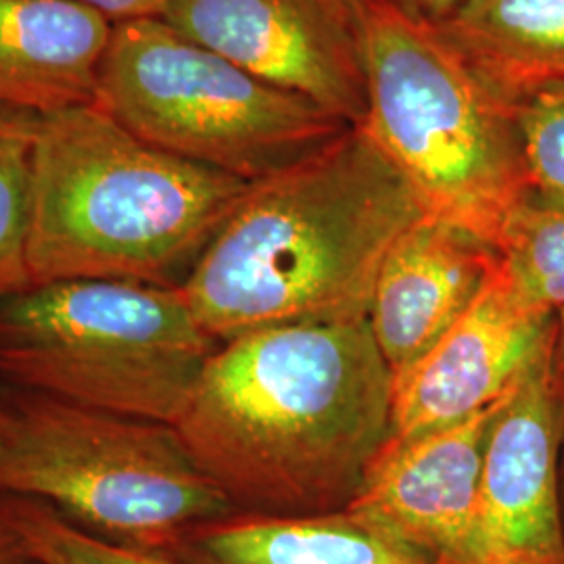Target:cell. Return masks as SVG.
<instances>
[{
	"label": "cell",
	"instance_id": "1",
	"mask_svg": "<svg viewBox=\"0 0 564 564\" xmlns=\"http://www.w3.org/2000/svg\"><path fill=\"white\" fill-rule=\"evenodd\" d=\"M395 379L368 321L220 343L174 429L235 512L347 510L381 454Z\"/></svg>",
	"mask_w": 564,
	"mask_h": 564
},
{
	"label": "cell",
	"instance_id": "2",
	"mask_svg": "<svg viewBox=\"0 0 564 564\" xmlns=\"http://www.w3.org/2000/svg\"><path fill=\"white\" fill-rule=\"evenodd\" d=\"M424 216L379 147L349 128L249 182L182 295L218 343L276 326L362 323L389 251Z\"/></svg>",
	"mask_w": 564,
	"mask_h": 564
},
{
	"label": "cell",
	"instance_id": "3",
	"mask_svg": "<svg viewBox=\"0 0 564 564\" xmlns=\"http://www.w3.org/2000/svg\"><path fill=\"white\" fill-rule=\"evenodd\" d=\"M247 186L142 141L95 105L44 116L28 286L130 281L181 289Z\"/></svg>",
	"mask_w": 564,
	"mask_h": 564
},
{
	"label": "cell",
	"instance_id": "4",
	"mask_svg": "<svg viewBox=\"0 0 564 564\" xmlns=\"http://www.w3.org/2000/svg\"><path fill=\"white\" fill-rule=\"evenodd\" d=\"M364 132L410 184L426 216L496 247L533 195L519 107L433 20L398 0H362Z\"/></svg>",
	"mask_w": 564,
	"mask_h": 564
},
{
	"label": "cell",
	"instance_id": "5",
	"mask_svg": "<svg viewBox=\"0 0 564 564\" xmlns=\"http://www.w3.org/2000/svg\"><path fill=\"white\" fill-rule=\"evenodd\" d=\"M220 343L181 289L30 284L0 297V387L176 424Z\"/></svg>",
	"mask_w": 564,
	"mask_h": 564
},
{
	"label": "cell",
	"instance_id": "6",
	"mask_svg": "<svg viewBox=\"0 0 564 564\" xmlns=\"http://www.w3.org/2000/svg\"><path fill=\"white\" fill-rule=\"evenodd\" d=\"M0 496L36 500L107 542L170 552L235 512L174 424L0 387Z\"/></svg>",
	"mask_w": 564,
	"mask_h": 564
},
{
	"label": "cell",
	"instance_id": "7",
	"mask_svg": "<svg viewBox=\"0 0 564 564\" xmlns=\"http://www.w3.org/2000/svg\"><path fill=\"white\" fill-rule=\"evenodd\" d=\"M95 107L142 141L247 182L351 128L160 18L116 23Z\"/></svg>",
	"mask_w": 564,
	"mask_h": 564
},
{
	"label": "cell",
	"instance_id": "8",
	"mask_svg": "<svg viewBox=\"0 0 564 564\" xmlns=\"http://www.w3.org/2000/svg\"><path fill=\"white\" fill-rule=\"evenodd\" d=\"M160 20L351 128L366 121L362 0H170Z\"/></svg>",
	"mask_w": 564,
	"mask_h": 564
},
{
	"label": "cell",
	"instance_id": "9",
	"mask_svg": "<svg viewBox=\"0 0 564 564\" xmlns=\"http://www.w3.org/2000/svg\"><path fill=\"white\" fill-rule=\"evenodd\" d=\"M558 323L498 405L485 442L473 564H564Z\"/></svg>",
	"mask_w": 564,
	"mask_h": 564
},
{
	"label": "cell",
	"instance_id": "10",
	"mask_svg": "<svg viewBox=\"0 0 564 564\" xmlns=\"http://www.w3.org/2000/svg\"><path fill=\"white\" fill-rule=\"evenodd\" d=\"M554 330L556 316L521 302L496 262L463 318L395 379L389 440L463 423L502 400Z\"/></svg>",
	"mask_w": 564,
	"mask_h": 564
},
{
	"label": "cell",
	"instance_id": "11",
	"mask_svg": "<svg viewBox=\"0 0 564 564\" xmlns=\"http://www.w3.org/2000/svg\"><path fill=\"white\" fill-rule=\"evenodd\" d=\"M502 400L463 423L387 440L349 510L381 524L429 563L473 564L485 442Z\"/></svg>",
	"mask_w": 564,
	"mask_h": 564
},
{
	"label": "cell",
	"instance_id": "12",
	"mask_svg": "<svg viewBox=\"0 0 564 564\" xmlns=\"http://www.w3.org/2000/svg\"><path fill=\"white\" fill-rule=\"evenodd\" d=\"M498 262L491 245L424 216L389 251L368 326L398 379L463 318Z\"/></svg>",
	"mask_w": 564,
	"mask_h": 564
},
{
	"label": "cell",
	"instance_id": "13",
	"mask_svg": "<svg viewBox=\"0 0 564 564\" xmlns=\"http://www.w3.org/2000/svg\"><path fill=\"white\" fill-rule=\"evenodd\" d=\"M113 28L74 0H0V101L42 118L95 105Z\"/></svg>",
	"mask_w": 564,
	"mask_h": 564
},
{
	"label": "cell",
	"instance_id": "14",
	"mask_svg": "<svg viewBox=\"0 0 564 564\" xmlns=\"http://www.w3.org/2000/svg\"><path fill=\"white\" fill-rule=\"evenodd\" d=\"M184 564H433L354 510L312 517L230 512L170 550Z\"/></svg>",
	"mask_w": 564,
	"mask_h": 564
},
{
	"label": "cell",
	"instance_id": "15",
	"mask_svg": "<svg viewBox=\"0 0 564 564\" xmlns=\"http://www.w3.org/2000/svg\"><path fill=\"white\" fill-rule=\"evenodd\" d=\"M435 23L517 107L564 82V0H460Z\"/></svg>",
	"mask_w": 564,
	"mask_h": 564
},
{
	"label": "cell",
	"instance_id": "16",
	"mask_svg": "<svg viewBox=\"0 0 564 564\" xmlns=\"http://www.w3.org/2000/svg\"><path fill=\"white\" fill-rule=\"evenodd\" d=\"M498 268L529 307L564 310V205L529 195L506 220L496 242Z\"/></svg>",
	"mask_w": 564,
	"mask_h": 564
},
{
	"label": "cell",
	"instance_id": "17",
	"mask_svg": "<svg viewBox=\"0 0 564 564\" xmlns=\"http://www.w3.org/2000/svg\"><path fill=\"white\" fill-rule=\"evenodd\" d=\"M42 116L0 101V297L28 286L25 239Z\"/></svg>",
	"mask_w": 564,
	"mask_h": 564
},
{
	"label": "cell",
	"instance_id": "18",
	"mask_svg": "<svg viewBox=\"0 0 564 564\" xmlns=\"http://www.w3.org/2000/svg\"><path fill=\"white\" fill-rule=\"evenodd\" d=\"M0 521L20 540L28 561L39 564H184L170 552L107 542L36 500L0 496Z\"/></svg>",
	"mask_w": 564,
	"mask_h": 564
},
{
	"label": "cell",
	"instance_id": "19",
	"mask_svg": "<svg viewBox=\"0 0 564 564\" xmlns=\"http://www.w3.org/2000/svg\"><path fill=\"white\" fill-rule=\"evenodd\" d=\"M519 128L533 193L564 205V82L519 105Z\"/></svg>",
	"mask_w": 564,
	"mask_h": 564
},
{
	"label": "cell",
	"instance_id": "20",
	"mask_svg": "<svg viewBox=\"0 0 564 564\" xmlns=\"http://www.w3.org/2000/svg\"><path fill=\"white\" fill-rule=\"evenodd\" d=\"M74 2H80L88 9L99 11L113 23H123V21L160 18L170 0H74Z\"/></svg>",
	"mask_w": 564,
	"mask_h": 564
},
{
	"label": "cell",
	"instance_id": "21",
	"mask_svg": "<svg viewBox=\"0 0 564 564\" xmlns=\"http://www.w3.org/2000/svg\"><path fill=\"white\" fill-rule=\"evenodd\" d=\"M410 11L423 15L426 20L440 21L460 2V0H398Z\"/></svg>",
	"mask_w": 564,
	"mask_h": 564
},
{
	"label": "cell",
	"instance_id": "22",
	"mask_svg": "<svg viewBox=\"0 0 564 564\" xmlns=\"http://www.w3.org/2000/svg\"><path fill=\"white\" fill-rule=\"evenodd\" d=\"M28 556L13 531L0 521V564H25Z\"/></svg>",
	"mask_w": 564,
	"mask_h": 564
},
{
	"label": "cell",
	"instance_id": "23",
	"mask_svg": "<svg viewBox=\"0 0 564 564\" xmlns=\"http://www.w3.org/2000/svg\"><path fill=\"white\" fill-rule=\"evenodd\" d=\"M558 323V360H561V410H563V460H564V310L556 314ZM564 477V463H563ZM563 502H564V479H563Z\"/></svg>",
	"mask_w": 564,
	"mask_h": 564
},
{
	"label": "cell",
	"instance_id": "24",
	"mask_svg": "<svg viewBox=\"0 0 564 564\" xmlns=\"http://www.w3.org/2000/svg\"><path fill=\"white\" fill-rule=\"evenodd\" d=\"M4 424H7V412H4V408H2V403H0V437H2Z\"/></svg>",
	"mask_w": 564,
	"mask_h": 564
},
{
	"label": "cell",
	"instance_id": "25",
	"mask_svg": "<svg viewBox=\"0 0 564 564\" xmlns=\"http://www.w3.org/2000/svg\"><path fill=\"white\" fill-rule=\"evenodd\" d=\"M25 564H39V563H34V561H28V563Z\"/></svg>",
	"mask_w": 564,
	"mask_h": 564
}]
</instances>
